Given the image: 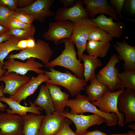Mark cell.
I'll return each mask as SVG.
<instances>
[{"label": "cell", "mask_w": 135, "mask_h": 135, "mask_svg": "<svg viewBox=\"0 0 135 135\" xmlns=\"http://www.w3.org/2000/svg\"><path fill=\"white\" fill-rule=\"evenodd\" d=\"M64 43L65 48L61 54L45 64V67L50 69L56 66H62L72 72L78 78L84 79V64L77 58L74 44L70 38L61 40L60 43Z\"/></svg>", "instance_id": "1"}, {"label": "cell", "mask_w": 135, "mask_h": 135, "mask_svg": "<svg viewBox=\"0 0 135 135\" xmlns=\"http://www.w3.org/2000/svg\"><path fill=\"white\" fill-rule=\"evenodd\" d=\"M50 71L44 70V74L48 76L50 79L45 82L62 86L67 89L71 96L74 97L84 89V87L87 85L84 79H81L66 70L62 72L54 69H50Z\"/></svg>", "instance_id": "2"}, {"label": "cell", "mask_w": 135, "mask_h": 135, "mask_svg": "<svg viewBox=\"0 0 135 135\" xmlns=\"http://www.w3.org/2000/svg\"><path fill=\"white\" fill-rule=\"evenodd\" d=\"M67 106L70 108V112L72 114H80L86 112H90L100 115L107 120V126H115L118 124L117 122L118 116L113 113L107 114L101 112L96 106L90 102L85 95L79 94L76 98L69 100Z\"/></svg>", "instance_id": "3"}, {"label": "cell", "mask_w": 135, "mask_h": 135, "mask_svg": "<svg viewBox=\"0 0 135 135\" xmlns=\"http://www.w3.org/2000/svg\"><path fill=\"white\" fill-rule=\"evenodd\" d=\"M73 24L70 38L76 46L78 59L81 61L83 52L86 50L88 36L98 27L92 19L88 18H83Z\"/></svg>", "instance_id": "4"}, {"label": "cell", "mask_w": 135, "mask_h": 135, "mask_svg": "<svg viewBox=\"0 0 135 135\" xmlns=\"http://www.w3.org/2000/svg\"><path fill=\"white\" fill-rule=\"evenodd\" d=\"M118 56L112 55L106 66L100 70L96 77L98 81L107 86L108 90L113 92L120 89V83L118 77L119 70L116 65L120 63Z\"/></svg>", "instance_id": "5"}, {"label": "cell", "mask_w": 135, "mask_h": 135, "mask_svg": "<svg viewBox=\"0 0 135 135\" xmlns=\"http://www.w3.org/2000/svg\"><path fill=\"white\" fill-rule=\"evenodd\" d=\"M52 54L53 51L48 43L44 40H38L34 47L20 50L16 54H11L6 58L22 60L30 58H36L40 60L46 64L50 62Z\"/></svg>", "instance_id": "6"}, {"label": "cell", "mask_w": 135, "mask_h": 135, "mask_svg": "<svg viewBox=\"0 0 135 135\" xmlns=\"http://www.w3.org/2000/svg\"><path fill=\"white\" fill-rule=\"evenodd\" d=\"M124 90V88H120L113 92L107 90L98 100L92 103L98 106L99 110L103 113L109 114L112 112L117 114L118 116V124L120 126H124V114L118 110L117 100L119 95Z\"/></svg>", "instance_id": "7"}, {"label": "cell", "mask_w": 135, "mask_h": 135, "mask_svg": "<svg viewBox=\"0 0 135 135\" xmlns=\"http://www.w3.org/2000/svg\"><path fill=\"white\" fill-rule=\"evenodd\" d=\"M68 110H64L60 114L74 123L76 128L74 132L77 135H82L88 128L93 125L99 126L107 122L105 118L96 114L88 115H84L82 114H72L68 111Z\"/></svg>", "instance_id": "8"}, {"label": "cell", "mask_w": 135, "mask_h": 135, "mask_svg": "<svg viewBox=\"0 0 135 135\" xmlns=\"http://www.w3.org/2000/svg\"><path fill=\"white\" fill-rule=\"evenodd\" d=\"M47 31L43 34L45 39L52 41L56 45L62 40L70 38L74 26L73 23L68 20H62L50 22Z\"/></svg>", "instance_id": "9"}, {"label": "cell", "mask_w": 135, "mask_h": 135, "mask_svg": "<svg viewBox=\"0 0 135 135\" xmlns=\"http://www.w3.org/2000/svg\"><path fill=\"white\" fill-rule=\"evenodd\" d=\"M4 62L2 68L6 69L8 73L13 72L18 74L26 76L30 71L38 74L44 73V71L40 69L44 65L36 61L34 58H29L25 62L16 60L13 58H8Z\"/></svg>", "instance_id": "10"}, {"label": "cell", "mask_w": 135, "mask_h": 135, "mask_svg": "<svg viewBox=\"0 0 135 135\" xmlns=\"http://www.w3.org/2000/svg\"><path fill=\"white\" fill-rule=\"evenodd\" d=\"M117 108L125 114V124L135 122V90L126 88L119 95Z\"/></svg>", "instance_id": "11"}, {"label": "cell", "mask_w": 135, "mask_h": 135, "mask_svg": "<svg viewBox=\"0 0 135 135\" xmlns=\"http://www.w3.org/2000/svg\"><path fill=\"white\" fill-rule=\"evenodd\" d=\"M54 0H36L30 5L22 8H17L14 11L26 13L33 16L35 20L43 22L49 16H55L50 10Z\"/></svg>", "instance_id": "12"}, {"label": "cell", "mask_w": 135, "mask_h": 135, "mask_svg": "<svg viewBox=\"0 0 135 135\" xmlns=\"http://www.w3.org/2000/svg\"><path fill=\"white\" fill-rule=\"evenodd\" d=\"M23 127L22 116L7 112L0 114L1 135H22Z\"/></svg>", "instance_id": "13"}, {"label": "cell", "mask_w": 135, "mask_h": 135, "mask_svg": "<svg viewBox=\"0 0 135 135\" xmlns=\"http://www.w3.org/2000/svg\"><path fill=\"white\" fill-rule=\"evenodd\" d=\"M89 17L84 7L82 0H78L72 6L68 8H60L58 9L54 19L56 21L68 20L74 23Z\"/></svg>", "instance_id": "14"}, {"label": "cell", "mask_w": 135, "mask_h": 135, "mask_svg": "<svg viewBox=\"0 0 135 135\" xmlns=\"http://www.w3.org/2000/svg\"><path fill=\"white\" fill-rule=\"evenodd\" d=\"M50 79L48 76L44 73L32 76L28 82L21 86L14 95L10 96L8 98L20 103L22 100L33 94L41 84Z\"/></svg>", "instance_id": "15"}, {"label": "cell", "mask_w": 135, "mask_h": 135, "mask_svg": "<svg viewBox=\"0 0 135 135\" xmlns=\"http://www.w3.org/2000/svg\"><path fill=\"white\" fill-rule=\"evenodd\" d=\"M83 4L91 19L94 18L96 14H101L108 15L116 20L118 21L114 9L112 7L106 0H82Z\"/></svg>", "instance_id": "16"}, {"label": "cell", "mask_w": 135, "mask_h": 135, "mask_svg": "<svg viewBox=\"0 0 135 135\" xmlns=\"http://www.w3.org/2000/svg\"><path fill=\"white\" fill-rule=\"evenodd\" d=\"M65 117L60 114H46L42 120L39 135H55L60 130Z\"/></svg>", "instance_id": "17"}, {"label": "cell", "mask_w": 135, "mask_h": 135, "mask_svg": "<svg viewBox=\"0 0 135 135\" xmlns=\"http://www.w3.org/2000/svg\"><path fill=\"white\" fill-rule=\"evenodd\" d=\"M114 18H109L101 14L92 20L98 27L106 32L113 38H119L123 34L125 28V24L122 20L117 22H113Z\"/></svg>", "instance_id": "18"}, {"label": "cell", "mask_w": 135, "mask_h": 135, "mask_svg": "<svg viewBox=\"0 0 135 135\" xmlns=\"http://www.w3.org/2000/svg\"><path fill=\"white\" fill-rule=\"evenodd\" d=\"M114 46L119 54V60L124 62V70H135V46L128 44L125 40L122 42H116Z\"/></svg>", "instance_id": "19"}, {"label": "cell", "mask_w": 135, "mask_h": 135, "mask_svg": "<svg viewBox=\"0 0 135 135\" xmlns=\"http://www.w3.org/2000/svg\"><path fill=\"white\" fill-rule=\"evenodd\" d=\"M30 78L29 76L13 72L6 73L1 78V81L5 84L3 91L4 94H8L10 96L14 95L18 90L28 82Z\"/></svg>", "instance_id": "20"}, {"label": "cell", "mask_w": 135, "mask_h": 135, "mask_svg": "<svg viewBox=\"0 0 135 135\" xmlns=\"http://www.w3.org/2000/svg\"><path fill=\"white\" fill-rule=\"evenodd\" d=\"M48 88L53 103L54 112L60 114L67 106L69 94L62 92L61 88L57 84L45 82Z\"/></svg>", "instance_id": "21"}, {"label": "cell", "mask_w": 135, "mask_h": 135, "mask_svg": "<svg viewBox=\"0 0 135 135\" xmlns=\"http://www.w3.org/2000/svg\"><path fill=\"white\" fill-rule=\"evenodd\" d=\"M0 101L5 102L9 106L10 109L7 110V112L12 114H17L22 116L27 115L30 112L37 115H40V110H43L40 108L34 105L31 101L29 102L30 106H26L21 105L19 103L9 98L4 96L0 97Z\"/></svg>", "instance_id": "22"}, {"label": "cell", "mask_w": 135, "mask_h": 135, "mask_svg": "<svg viewBox=\"0 0 135 135\" xmlns=\"http://www.w3.org/2000/svg\"><path fill=\"white\" fill-rule=\"evenodd\" d=\"M33 103L35 106H38L44 110L46 114L54 112L52 99L46 85H41L38 96Z\"/></svg>", "instance_id": "23"}, {"label": "cell", "mask_w": 135, "mask_h": 135, "mask_svg": "<svg viewBox=\"0 0 135 135\" xmlns=\"http://www.w3.org/2000/svg\"><path fill=\"white\" fill-rule=\"evenodd\" d=\"M82 60L84 62V78L87 82L91 79L96 76V74L95 72L96 69L101 67L103 64L101 60L97 58L88 54H83Z\"/></svg>", "instance_id": "24"}, {"label": "cell", "mask_w": 135, "mask_h": 135, "mask_svg": "<svg viewBox=\"0 0 135 135\" xmlns=\"http://www.w3.org/2000/svg\"><path fill=\"white\" fill-rule=\"evenodd\" d=\"M44 116L31 113L22 116L24 135H39L41 122Z\"/></svg>", "instance_id": "25"}, {"label": "cell", "mask_w": 135, "mask_h": 135, "mask_svg": "<svg viewBox=\"0 0 135 135\" xmlns=\"http://www.w3.org/2000/svg\"><path fill=\"white\" fill-rule=\"evenodd\" d=\"M89 81L90 84L87 86L86 91L88 99L92 103L98 100L108 89L106 85L98 81L96 76Z\"/></svg>", "instance_id": "26"}, {"label": "cell", "mask_w": 135, "mask_h": 135, "mask_svg": "<svg viewBox=\"0 0 135 135\" xmlns=\"http://www.w3.org/2000/svg\"><path fill=\"white\" fill-rule=\"evenodd\" d=\"M111 46L109 42L88 40L86 50L88 55L102 58L107 55Z\"/></svg>", "instance_id": "27"}, {"label": "cell", "mask_w": 135, "mask_h": 135, "mask_svg": "<svg viewBox=\"0 0 135 135\" xmlns=\"http://www.w3.org/2000/svg\"><path fill=\"white\" fill-rule=\"evenodd\" d=\"M22 40L12 36L9 40L0 44V62L2 66L4 64V59L10 52L14 50H19L17 44Z\"/></svg>", "instance_id": "28"}, {"label": "cell", "mask_w": 135, "mask_h": 135, "mask_svg": "<svg viewBox=\"0 0 135 135\" xmlns=\"http://www.w3.org/2000/svg\"><path fill=\"white\" fill-rule=\"evenodd\" d=\"M120 88H126L135 90V70H124L118 74Z\"/></svg>", "instance_id": "29"}, {"label": "cell", "mask_w": 135, "mask_h": 135, "mask_svg": "<svg viewBox=\"0 0 135 135\" xmlns=\"http://www.w3.org/2000/svg\"><path fill=\"white\" fill-rule=\"evenodd\" d=\"M113 38L105 30L98 27L90 34L88 40L109 42L112 40Z\"/></svg>", "instance_id": "30"}, {"label": "cell", "mask_w": 135, "mask_h": 135, "mask_svg": "<svg viewBox=\"0 0 135 135\" xmlns=\"http://www.w3.org/2000/svg\"><path fill=\"white\" fill-rule=\"evenodd\" d=\"M35 31L34 27L28 29H12L9 30L8 32L12 36L23 40L34 38Z\"/></svg>", "instance_id": "31"}, {"label": "cell", "mask_w": 135, "mask_h": 135, "mask_svg": "<svg viewBox=\"0 0 135 135\" xmlns=\"http://www.w3.org/2000/svg\"><path fill=\"white\" fill-rule=\"evenodd\" d=\"M15 12L6 6L0 5V24L6 27Z\"/></svg>", "instance_id": "32"}, {"label": "cell", "mask_w": 135, "mask_h": 135, "mask_svg": "<svg viewBox=\"0 0 135 135\" xmlns=\"http://www.w3.org/2000/svg\"><path fill=\"white\" fill-rule=\"evenodd\" d=\"M34 27L32 24H27L12 17L8 22L7 28L9 30L13 29H28Z\"/></svg>", "instance_id": "33"}, {"label": "cell", "mask_w": 135, "mask_h": 135, "mask_svg": "<svg viewBox=\"0 0 135 135\" xmlns=\"http://www.w3.org/2000/svg\"><path fill=\"white\" fill-rule=\"evenodd\" d=\"M72 123L71 120L65 117L61 128L55 135H77L73 131L70 126Z\"/></svg>", "instance_id": "34"}, {"label": "cell", "mask_w": 135, "mask_h": 135, "mask_svg": "<svg viewBox=\"0 0 135 135\" xmlns=\"http://www.w3.org/2000/svg\"><path fill=\"white\" fill-rule=\"evenodd\" d=\"M13 17L20 21L28 25H31L35 20L34 17L28 14L15 12Z\"/></svg>", "instance_id": "35"}, {"label": "cell", "mask_w": 135, "mask_h": 135, "mask_svg": "<svg viewBox=\"0 0 135 135\" xmlns=\"http://www.w3.org/2000/svg\"><path fill=\"white\" fill-rule=\"evenodd\" d=\"M125 0H110V4L111 6L115 10L118 18L130 20H128L124 18L122 15V9L124 6Z\"/></svg>", "instance_id": "36"}, {"label": "cell", "mask_w": 135, "mask_h": 135, "mask_svg": "<svg viewBox=\"0 0 135 135\" xmlns=\"http://www.w3.org/2000/svg\"><path fill=\"white\" fill-rule=\"evenodd\" d=\"M36 44V41L34 38L27 39L21 40L17 44V47L19 50L30 48L34 47Z\"/></svg>", "instance_id": "37"}, {"label": "cell", "mask_w": 135, "mask_h": 135, "mask_svg": "<svg viewBox=\"0 0 135 135\" xmlns=\"http://www.w3.org/2000/svg\"><path fill=\"white\" fill-rule=\"evenodd\" d=\"M17 0H0V5L6 6L10 10L14 11L17 8Z\"/></svg>", "instance_id": "38"}, {"label": "cell", "mask_w": 135, "mask_h": 135, "mask_svg": "<svg viewBox=\"0 0 135 135\" xmlns=\"http://www.w3.org/2000/svg\"><path fill=\"white\" fill-rule=\"evenodd\" d=\"M124 5H126V6L131 14L133 15L135 14V0H125Z\"/></svg>", "instance_id": "39"}, {"label": "cell", "mask_w": 135, "mask_h": 135, "mask_svg": "<svg viewBox=\"0 0 135 135\" xmlns=\"http://www.w3.org/2000/svg\"><path fill=\"white\" fill-rule=\"evenodd\" d=\"M35 1V0H17V7L19 8L26 7L30 5Z\"/></svg>", "instance_id": "40"}, {"label": "cell", "mask_w": 135, "mask_h": 135, "mask_svg": "<svg viewBox=\"0 0 135 135\" xmlns=\"http://www.w3.org/2000/svg\"><path fill=\"white\" fill-rule=\"evenodd\" d=\"M77 0H60L64 8H68L73 6L75 4Z\"/></svg>", "instance_id": "41"}, {"label": "cell", "mask_w": 135, "mask_h": 135, "mask_svg": "<svg viewBox=\"0 0 135 135\" xmlns=\"http://www.w3.org/2000/svg\"><path fill=\"white\" fill-rule=\"evenodd\" d=\"M82 135H108L99 130L91 131L86 130Z\"/></svg>", "instance_id": "42"}, {"label": "cell", "mask_w": 135, "mask_h": 135, "mask_svg": "<svg viewBox=\"0 0 135 135\" xmlns=\"http://www.w3.org/2000/svg\"><path fill=\"white\" fill-rule=\"evenodd\" d=\"M4 88V84L0 85V97L4 96L3 91ZM7 105L2 103L0 101V111L3 112L5 110Z\"/></svg>", "instance_id": "43"}, {"label": "cell", "mask_w": 135, "mask_h": 135, "mask_svg": "<svg viewBox=\"0 0 135 135\" xmlns=\"http://www.w3.org/2000/svg\"><path fill=\"white\" fill-rule=\"evenodd\" d=\"M12 36L8 32L0 36V44L9 40Z\"/></svg>", "instance_id": "44"}, {"label": "cell", "mask_w": 135, "mask_h": 135, "mask_svg": "<svg viewBox=\"0 0 135 135\" xmlns=\"http://www.w3.org/2000/svg\"><path fill=\"white\" fill-rule=\"evenodd\" d=\"M8 31V30L6 27L0 24V36L4 34Z\"/></svg>", "instance_id": "45"}, {"label": "cell", "mask_w": 135, "mask_h": 135, "mask_svg": "<svg viewBox=\"0 0 135 135\" xmlns=\"http://www.w3.org/2000/svg\"><path fill=\"white\" fill-rule=\"evenodd\" d=\"M6 72V70L2 68L0 62V83L1 81L2 76Z\"/></svg>", "instance_id": "46"}, {"label": "cell", "mask_w": 135, "mask_h": 135, "mask_svg": "<svg viewBox=\"0 0 135 135\" xmlns=\"http://www.w3.org/2000/svg\"><path fill=\"white\" fill-rule=\"evenodd\" d=\"M128 126L132 130H135V123H131L128 125Z\"/></svg>", "instance_id": "47"}, {"label": "cell", "mask_w": 135, "mask_h": 135, "mask_svg": "<svg viewBox=\"0 0 135 135\" xmlns=\"http://www.w3.org/2000/svg\"><path fill=\"white\" fill-rule=\"evenodd\" d=\"M132 130H131L127 132L126 133L121 134H112L109 135H131Z\"/></svg>", "instance_id": "48"}, {"label": "cell", "mask_w": 135, "mask_h": 135, "mask_svg": "<svg viewBox=\"0 0 135 135\" xmlns=\"http://www.w3.org/2000/svg\"><path fill=\"white\" fill-rule=\"evenodd\" d=\"M131 135H135V131L132 130Z\"/></svg>", "instance_id": "49"}, {"label": "cell", "mask_w": 135, "mask_h": 135, "mask_svg": "<svg viewBox=\"0 0 135 135\" xmlns=\"http://www.w3.org/2000/svg\"><path fill=\"white\" fill-rule=\"evenodd\" d=\"M0 135H1L0 134ZM22 135H24V134H23Z\"/></svg>", "instance_id": "50"}]
</instances>
